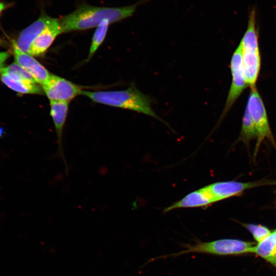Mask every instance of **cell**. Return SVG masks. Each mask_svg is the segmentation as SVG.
Here are the masks:
<instances>
[{"mask_svg":"<svg viewBox=\"0 0 276 276\" xmlns=\"http://www.w3.org/2000/svg\"><path fill=\"white\" fill-rule=\"evenodd\" d=\"M150 0H140L134 4L119 7L94 6L83 3L71 13L59 19L62 32L82 31L97 27L105 20L110 23L132 16L137 8Z\"/></svg>","mask_w":276,"mask_h":276,"instance_id":"obj_1","label":"cell"},{"mask_svg":"<svg viewBox=\"0 0 276 276\" xmlns=\"http://www.w3.org/2000/svg\"><path fill=\"white\" fill-rule=\"evenodd\" d=\"M81 95L89 98L96 103L131 110L149 116L170 127L153 110L151 98L139 90L134 84H132L125 90L98 91L82 90Z\"/></svg>","mask_w":276,"mask_h":276,"instance_id":"obj_2","label":"cell"},{"mask_svg":"<svg viewBox=\"0 0 276 276\" xmlns=\"http://www.w3.org/2000/svg\"><path fill=\"white\" fill-rule=\"evenodd\" d=\"M242 46V61L245 80L247 84H256L261 64L257 28V11L252 7L248 13L246 30L240 42Z\"/></svg>","mask_w":276,"mask_h":276,"instance_id":"obj_3","label":"cell"},{"mask_svg":"<svg viewBox=\"0 0 276 276\" xmlns=\"http://www.w3.org/2000/svg\"><path fill=\"white\" fill-rule=\"evenodd\" d=\"M254 243L234 239H221L209 242L195 240L193 244H182L184 249L178 252L159 256L149 262L160 259L178 257L184 254L198 253L216 256H228L252 252Z\"/></svg>","mask_w":276,"mask_h":276,"instance_id":"obj_4","label":"cell"},{"mask_svg":"<svg viewBox=\"0 0 276 276\" xmlns=\"http://www.w3.org/2000/svg\"><path fill=\"white\" fill-rule=\"evenodd\" d=\"M246 106L248 109L258 134L255 156L258 152L261 142L265 139L268 140L276 147V144L269 126L266 108L257 87L250 88Z\"/></svg>","mask_w":276,"mask_h":276,"instance_id":"obj_5","label":"cell"},{"mask_svg":"<svg viewBox=\"0 0 276 276\" xmlns=\"http://www.w3.org/2000/svg\"><path fill=\"white\" fill-rule=\"evenodd\" d=\"M232 82L223 110L218 121L219 124L234 104L248 86L244 72L242 46L240 43L234 52L230 63Z\"/></svg>","mask_w":276,"mask_h":276,"instance_id":"obj_6","label":"cell"},{"mask_svg":"<svg viewBox=\"0 0 276 276\" xmlns=\"http://www.w3.org/2000/svg\"><path fill=\"white\" fill-rule=\"evenodd\" d=\"M276 185V181L260 180L252 182H241L235 181H220L205 186L215 202L239 195L247 189L265 185Z\"/></svg>","mask_w":276,"mask_h":276,"instance_id":"obj_7","label":"cell"},{"mask_svg":"<svg viewBox=\"0 0 276 276\" xmlns=\"http://www.w3.org/2000/svg\"><path fill=\"white\" fill-rule=\"evenodd\" d=\"M43 92L51 101L70 102L81 95V88L62 77L51 74L45 84L42 85Z\"/></svg>","mask_w":276,"mask_h":276,"instance_id":"obj_8","label":"cell"},{"mask_svg":"<svg viewBox=\"0 0 276 276\" xmlns=\"http://www.w3.org/2000/svg\"><path fill=\"white\" fill-rule=\"evenodd\" d=\"M68 102L65 101H50V115L53 119L57 136L56 154L63 161L66 173H68V168L64 155L63 133L68 110Z\"/></svg>","mask_w":276,"mask_h":276,"instance_id":"obj_9","label":"cell"},{"mask_svg":"<svg viewBox=\"0 0 276 276\" xmlns=\"http://www.w3.org/2000/svg\"><path fill=\"white\" fill-rule=\"evenodd\" d=\"M62 33L59 19L51 17L44 29L32 42L28 54L36 56L43 55L57 36Z\"/></svg>","mask_w":276,"mask_h":276,"instance_id":"obj_10","label":"cell"},{"mask_svg":"<svg viewBox=\"0 0 276 276\" xmlns=\"http://www.w3.org/2000/svg\"><path fill=\"white\" fill-rule=\"evenodd\" d=\"M12 44L16 63L28 72L37 83L41 85L45 84L51 74L31 55L21 51L14 41Z\"/></svg>","mask_w":276,"mask_h":276,"instance_id":"obj_11","label":"cell"},{"mask_svg":"<svg viewBox=\"0 0 276 276\" xmlns=\"http://www.w3.org/2000/svg\"><path fill=\"white\" fill-rule=\"evenodd\" d=\"M51 17L42 10L38 18L21 32L17 41H14L21 51L29 53L32 42L44 29Z\"/></svg>","mask_w":276,"mask_h":276,"instance_id":"obj_12","label":"cell"},{"mask_svg":"<svg viewBox=\"0 0 276 276\" xmlns=\"http://www.w3.org/2000/svg\"><path fill=\"white\" fill-rule=\"evenodd\" d=\"M214 202L213 197L205 186L187 194L179 201L165 208L164 212H167L179 208L206 206Z\"/></svg>","mask_w":276,"mask_h":276,"instance_id":"obj_13","label":"cell"},{"mask_svg":"<svg viewBox=\"0 0 276 276\" xmlns=\"http://www.w3.org/2000/svg\"><path fill=\"white\" fill-rule=\"evenodd\" d=\"M252 252L261 257L276 268V229L254 246Z\"/></svg>","mask_w":276,"mask_h":276,"instance_id":"obj_14","label":"cell"},{"mask_svg":"<svg viewBox=\"0 0 276 276\" xmlns=\"http://www.w3.org/2000/svg\"><path fill=\"white\" fill-rule=\"evenodd\" d=\"M2 82L11 89L22 94L42 95L43 90L37 83L26 80H14L2 74Z\"/></svg>","mask_w":276,"mask_h":276,"instance_id":"obj_15","label":"cell"},{"mask_svg":"<svg viewBox=\"0 0 276 276\" xmlns=\"http://www.w3.org/2000/svg\"><path fill=\"white\" fill-rule=\"evenodd\" d=\"M258 134L247 107L246 106L242 118V126L239 140L246 144L254 139H257Z\"/></svg>","mask_w":276,"mask_h":276,"instance_id":"obj_16","label":"cell"},{"mask_svg":"<svg viewBox=\"0 0 276 276\" xmlns=\"http://www.w3.org/2000/svg\"><path fill=\"white\" fill-rule=\"evenodd\" d=\"M110 24L109 20H105L97 27L92 38L87 61L90 59L104 40Z\"/></svg>","mask_w":276,"mask_h":276,"instance_id":"obj_17","label":"cell"},{"mask_svg":"<svg viewBox=\"0 0 276 276\" xmlns=\"http://www.w3.org/2000/svg\"><path fill=\"white\" fill-rule=\"evenodd\" d=\"M1 73L14 80H26L37 83L33 76L17 63H13L4 67Z\"/></svg>","mask_w":276,"mask_h":276,"instance_id":"obj_18","label":"cell"},{"mask_svg":"<svg viewBox=\"0 0 276 276\" xmlns=\"http://www.w3.org/2000/svg\"><path fill=\"white\" fill-rule=\"evenodd\" d=\"M242 225L252 234L258 243L263 240L271 233L267 227L261 225L243 223Z\"/></svg>","mask_w":276,"mask_h":276,"instance_id":"obj_19","label":"cell"},{"mask_svg":"<svg viewBox=\"0 0 276 276\" xmlns=\"http://www.w3.org/2000/svg\"><path fill=\"white\" fill-rule=\"evenodd\" d=\"M10 54L7 52H0V72L4 68V63L9 57Z\"/></svg>","mask_w":276,"mask_h":276,"instance_id":"obj_20","label":"cell"},{"mask_svg":"<svg viewBox=\"0 0 276 276\" xmlns=\"http://www.w3.org/2000/svg\"><path fill=\"white\" fill-rule=\"evenodd\" d=\"M6 6L3 3H0V15L2 11L6 8Z\"/></svg>","mask_w":276,"mask_h":276,"instance_id":"obj_21","label":"cell"},{"mask_svg":"<svg viewBox=\"0 0 276 276\" xmlns=\"http://www.w3.org/2000/svg\"><path fill=\"white\" fill-rule=\"evenodd\" d=\"M3 133H4L3 129L0 128V137H1L3 135Z\"/></svg>","mask_w":276,"mask_h":276,"instance_id":"obj_22","label":"cell"},{"mask_svg":"<svg viewBox=\"0 0 276 276\" xmlns=\"http://www.w3.org/2000/svg\"><path fill=\"white\" fill-rule=\"evenodd\" d=\"M4 44L3 40L0 38V45H3Z\"/></svg>","mask_w":276,"mask_h":276,"instance_id":"obj_23","label":"cell"}]
</instances>
